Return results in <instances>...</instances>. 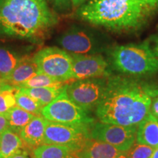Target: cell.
Instances as JSON below:
<instances>
[{
    "label": "cell",
    "mask_w": 158,
    "mask_h": 158,
    "mask_svg": "<svg viewBox=\"0 0 158 158\" xmlns=\"http://www.w3.org/2000/svg\"><path fill=\"white\" fill-rule=\"evenodd\" d=\"M158 89L132 77L109 76L96 115L104 123L138 125L149 113Z\"/></svg>",
    "instance_id": "1"
},
{
    "label": "cell",
    "mask_w": 158,
    "mask_h": 158,
    "mask_svg": "<svg viewBox=\"0 0 158 158\" xmlns=\"http://www.w3.org/2000/svg\"><path fill=\"white\" fill-rule=\"evenodd\" d=\"M158 14V0H89L77 9L78 19L118 35L146 28Z\"/></svg>",
    "instance_id": "2"
},
{
    "label": "cell",
    "mask_w": 158,
    "mask_h": 158,
    "mask_svg": "<svg viewBox=\"0 0 158 158\" xmlns=\"http://www.w3.org/2000/svg\"><path fill=\"white\" fill-rule=\"evenodd\" d=\"M59 23L47 0H3L0 2V33L41 43Z\"/></svg>",
    "instance_id": "3"
},
{
    "label": "cell",
    "mask_w": 158,
    "mask_h": 158,
    "mask_svg": "<svg viewBox=\"0 0 158 158\" xmlns=\"http://www.w3.org/2000/svg\"><path fill=\"white\" fill-rule=\"evenodd\" d=\"M108 63L114 70L130 76L158 73V58L149 41L110 47L106 51Z\"/></svg>",
    "instance_id": "4"
},
{
    "label": "cell",
    "mask_w": 158,
    "mask_h": 158,
    "mask_svg": "<svg viewBox=\"0 0 158 158\" xmlns=\"http://www.w3.org/2000/svg\"><path fill=\"white\" fill-rule=\"evenodd\" d=\"M62 49L76 54H100L111 47L106 35L94 29L73 26L57 39Z\"/></svg>",
    "instance_id": "5"
},
{
    "label": "cell",
    "mask_w": 158,
    "mask_h": 158,
    "mask_svg": "<svg viewBox=\"0 0 158 158\" xmlns=\"http://www.w3.org/2000/svg\"><path fill=\"white\" fill-rule=\"evenodd\" d=\"M41 115L49 122L79 127L88 128L94 122L87 112L71 101L67 94L66 85L54 101L43 107Z\"/></svg>",
    "instance_id": "6"
},
{
    "label": "cell",
    "mask_w": 158,
    "mask_h": 158,
    "mask_svg": "<svg viewBox=\"0 0 158 158\" xmlns=\"http://www.w3.org/2000/svg\"><path fill=\"white\" fill-rule=\"evenodd\" d=\"M38 73L45 74L57 81H72L73 60L70 53L58 47H46L33 57Z\"/></svg>",
    "instance_id": "7"
},
{
    "label": "cell",
    "mask_w": 158,
    "mask_h": 158,
    "mask_svg": "<svg viewBox=\"0 0 158 158\" xmlns=\"http://www.w3.org/2000/svg\"><path fill=\"white\" fill-rule=\"evenodd\" d=\"M90 138L88 128L48 121L45 131L44 144H54L77 153L85 147Z\"/></svg>",
    "instance_id": "8"
},
{
    "label": "cell",
    "mask_w": 158,
    "mask_h": 158,
    "mask_svg": "<svg viewBox=\"0 0 158 158\" xmlns=\"http://www.w3.org/2000/svg\"><path fill=\"white\" fill-rule=\"evenodd\" d=\"M107 82V78L74 80L66 84V92L71 101L85 111L97 107Z\"/></svg>",
    "instance_id": "9"
},
{
    "label": "cell",
    "mask_w": 158,
    "mask_h": 158,
    "mask_svg": "<svg viewBox=\"0 0 158 158\" xmlns=\"http://www.w3.org/2000/svg\"><path fill=\"white\" fill-rule=\"evenodd\" d=\"M138 125L122 126L98 122L92 125L91 138L109 143L119 151L127 152L136 141Z\"/></svg>",
    "instance_id": "10"
},
{
    "label": "cell",
    "mask_w": 158,
    "mask_h": 158,
    "mask_svg": "<svg viewBox=\"0 0 158 158\" xmlns=\"http://www.w3.org/2000/svg\"><path fill=\"white\" fill-rule=\"evenodd\" d=\"M70 54L73 60L72 81L110 76L109 63L101 54Z\"/></svg>",
    "instance_id": "11"
},
{
    "label": "cell",
    "mask_w": 158,
    "mask_h": 158,
    "mask_svg": "<svg viewBox=\"0 0 158 158\" xmlns=\"http://www.w3.org/2000/svg\"><path fill=\"white\" fill-rule=\"evenodd\" d=\"M47 121L42 116H35L20 132L19 136L23 143L31 147H38L44 144Z\"/></svg>",
    "instance_id": "12"
},
{
    "label": "cell",
    "mask_w": 158,
    "mask_h": 158,
    "mask_svg": "<svg viewBox=\"0 0 158 158\" xmlns=\"http://www.w3.org/2000/svg\"><path fill=\"white\" fill-rule=\"evenodd\" d=\"M123 153L109 143L90 138L76 155L78 158H114Z\"/></svg>",
    "instance_id": "13"
},
{
    "label": "cell",
    "mask_w": 158,
    "mask_h": 158,
    "mask_svg": "<svg viewBox=\"0 0 158 158\" xmlns=\"http://www.w3.org/2000/svg\"><path fill=\"white\" fill-rule=\"evenodd\" d=\"M138 143L158 147V118L149 113L138 124L136 133Z\"/></svg>",
    "instance_id": "14"
},
{
    "label": "cell",
    "mask_w": 158,
    "mask_h": 158,
    "mask_svg": "<svg viewBox=\"0 0 158 158\" xmlns=\"http://www.w3.org/2000/svg\"><path fill=\"white\" fill-rule=\"evenodd\" d=\"M38 74L34 59L30 57H22L5 84L19 87L20 85Z\"/></svg>",
    "instance_id": "15"
},
{
    "label": "cell",
    "mask_w": 158,
    "mask_h": 158,
    "mask_svg": "<svg viewBox=\"0 0 158 158\" xmlns=\"http://www.w3.org/2000/svg\"><path fill=\"white\" fill-rule=\"evenodd\" d=\"M24 145L19 135L8 129L0 134V158H10L24 150Z\"/></svg>",
    "instance_id": "16"
},
{
    "label": "cell",
    "mask_w": 158,
    "mask_h": 158,
    "mask_svg": "<svg viewBox=\"0 0 158 158\" xmlns=\"http://www.w3.org/2000/svg\"><path fill=\"white\" fill-rule=\"evenodd\" d=\"M7 122V129L19 135L21 130L35 117V115L15 106L5 114Z\"/></svg>",
    "instance_id": "17"
},
{
    "label": "cell",
    "mask_w": 158,
    "mask_h": 158,
    "mask_svg": "<svg viewBox=\"0 0 158 158\" xmlns=\"http://www.w3.org/2000/svg\"><path fill=\"white\" fill-rule=\"evenodd\" d=\"M66 85V84H65ZM54 86V87H41V88H19L23 92L32 97L39 102L43 107L54 101L57 97L62 92L64 86Z\"/></svg>",
    "instance_id": "18"
},
{
    "label": "cell",
    "mask_w": 158,
    "mask_h": 158,
    "mask_svg": "<svg viewBox=\"0 0 158 158\" xmlns=\"http://www.w3.org/2000/svg\"><path fill=\"white\" fill-rule=\"evenodd\" d=\"M22 57L7 48L0 47V78L5 83Z\"/></svg>",
    "instance_id": "19"
},
{
    "label": "cell",
    "mask_w": 158,
    "mask_h": 158,
    "mask_svg": "<svg viewBox=\"0 0 158 158\" xmlns=\"http://www.w3.org/2000/svg\"><path fill=\"white\" fill-rule=\"evenodd\" d=\"M33 155L35 158H78L73 152L54 144H43L35 148Z\"/></svg>",
    "instance_id": "20"
},
{
    "label": "cell",
    "mask_w": 158,
    "mask_h": 158,
    "mask_svg": "<svg viewBox=\"0 0 158 158\" xmlns=\"http://www.w3.org/2000/svg\"><path fill=\"white\" fill-rule=\"evenodd\" d=\"M19 90L16 86L8 84H0V114H5L10 109L16 106L15 94Z\"/></svg>",
    "instance_id": "21"
},
{
    "label": "cell",
    "mask_w": 158,
    "mask_h": 158,
    "mask_svg": "<svg viewBox=\"0 0 158 158\" xmlns=\"http://www.w3.org/2000/svg\"><path fill=\"white\" fill-rule=\"evenodd\" d=\"M15 102L17 106L35 116H42L43 106L32 97L29 96L19 89L15 94Z\"/></svg>",
    "instance_id": "22"
},
{
    "label": "cell",
    "mask_w": 158,
    "mask_h": 158,
    "mask_svg": "<svg viewBox=\"0 0 158 158\" xmlns=\"http://www.w3.org/2000/svg\"><path fill=\"white\" fill-rule=\"evenodd\" d=\"M65 82L59 81L45 74L38 73L36 76L27 81L18 88H41V87H54L65 85Z\"/></svg>",
    "instance_id": "23"
},
{
    "label": "cell",
    "mask_w": 158,
    "mask_h": 158,
    "mask_svg": "<svg viewBox=\"0 0 158 158\" xmlns=\"http://www.w3.org/2000/svg\"><path fill=\"white\" fill-rule=\"evenodd\" d=\"M155 148L141 143H134L127 152V158H149Z\"/></svg>",
    "instance_id": "24"
},
{
    "label": "cell",
    "mask_w": 158,
    "mask_h": 158,
    "mask_svg": "<svg viewBox=\"0 0 158 158\" xmlns=\"http://www.w3.org/2000/svg\"><path fill=\"white\" fill-rule=\"evenodd\" d=\"M52 4L56 10L59 12H66L70 10L72 7L70 0H48Z\"/></svg>",
    "instance_id": "25"
},
{
    "label": "cell",
    "mask_w": 158,
    "mask_h": 158,
    "mask_svg": "<svg viewBox=\"0 0 158 158\" xmlns=\"http://www.w3.org/2000/svg\"><path fill=\"white\" fill-rule=\"evenodd\" d=\"M149 113L158 118V97H157L155 100L152 102L151 106H150Z\"/></svg>",
    "instance_id": "26"
},
{
    "label": "cell",
    "mask_w": 158,
    "mask_h": 158,
    "mask_svg": "<svg viewBox=\"0 0 158 158\" xmlns=\"http://www.w3.org/2000/svg\"><path fill=\"white\" fill-rule=\"evenodd\" d=\"M151 41L152 43V44L149 43L150 48H151L153 54H155V56H157L158 58V35L153 39V40H151Z\"/></svg>",
    "instance_id": "27"
},
{
    "label": "cell",
    "mask_w": 158,
    "mask_h": 158,
    "mask_svg": "<svg viewBox=\"0 0 158 158\" xmlns=\"http://www.w3.org/2000/svg\"><path fill=\"white\" fill-rule=\"evenodd\" d=\"M7 129V122L5 114H0V134Z\"/></svg>",
    "instance_id": "28"
},
{
    "label": "cell",
    "mask_w": 158,
    "mask_h": 158,
    "mask_svg": "<svg viewBox=\"0 0 158 158\" xmlns=\"http://www.w3.org/2000/svg\"><path fill=\"white\" fill-rule=\"evenodd\" d=\"M10 158H35V157H32V156H31L27 151H26V150H23V151L20 152L19 153L16 154V155L13 156V157Z\"/></svg>",
    "instance_id": "29"
},
{
    "label": "cell",
    "mask_w": 158,
    "mask_h": 158,
    "mask_svg": "<svg viewBox=\"0 0 158 158\" xmlns=\"http://www.w3.org/2000/svg\"><path fill=\"white\" fill-rule=\"evenodd\" d=\"M71 4H72V7L76 8V7H81V6L84 5L88 2V0H70Z\"/></svg>",
    "instance_id": "30"
},
{
    "label": "cell",
    "mask_w": 158,
    "mask_h": 158,
    "mask_svg": "<svg viewBox=\"0 0 158 158\" xmlns=\"http://www.w3.org/2000/svg\"><path fill=\"white\" fill-rule=\"evenodd\" d=\"M149 158H158V147H156L155 151Z\"/></svg>",
    "instance_id": "31"
},
{
    "label": "cell",
    "mask_w": 158,
    "mask_h": 158,
    "mask_svg": "<svg viewBox=\"0 0 158 158\" xmlns=\"http://www.w3.org/2000/svg\"><path fill=\"white\" fill-rule=\"evenodd\" d=\"M114 158H127V152H124L123 154H122L121 155L118 156V157H116Z\"/></svg>",
    "instance_id": "32"
},
{
    "label": "cell",
    "mask_w": 158,
    "mask_h": 158,
    "mask_svg": "<svg viewBox=\"0 0 158 158\" xmlns=\"http://www.w3.org/2000/svg\"><path fill=\"white\" fill-rule=\"evenodd\" d=\"M1 83H2V81H1V78H0V84H1Z\"/></svg>",
    "instance_id": "33"
},
{
    "label": "cell",
    "mask_w": 158,
    "mask_h": 158,
    "mask_svg": "<svg viewBox=\"0 0 158 158\" xmlns=\"http://www.w3.org/2000/svg\"><path fill=\"white\" fill-rule=\"evenodd\" d=\"M3 1V0H0V2H2Z\"/></svg>",
    "instance_id": "34"
}]
</instances>
